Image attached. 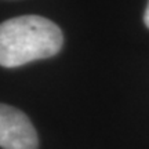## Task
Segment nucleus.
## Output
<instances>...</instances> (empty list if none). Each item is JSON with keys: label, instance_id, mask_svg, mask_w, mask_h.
Instances as JSON below:
<instances>
[{"label": "nucleus", "instance_id": "obj_3", "mask_svg": "<svg viewBox=\"0 0 149 149\" xmlns=\"http://www.w3.org/2000/svg\"><path fill=\"white\" fill-rule=\"evenodd\" d=\"M144 22H145V25L149 28V3H148L146 10H145V14H144Z\"/></svg>", "mask_w": 149, "mask_h": 149}, {"label": "nucleus", "instance_id": "obj_1", "mask_svg": "<svg viewBox=\"0 0 149 149\" xmlns=\"http://www.w3.org/2000/svg\"><path fill=\"white\" fill-rule=\"evenodd\" d=\"M62 32L40 15H22L0 24V65L17 68L50 58L62 47Z\"/></svg>", "mask_w": 149, "mask_h": 149}, {"label": "nucleus", "instance_id": "obj_2", "mask_svg": "<svg viewBox=\"0 0 149 149\" xmlns=\"http://www.w3.org/2000/svg\"><path fill=\"white\" fill-rule=\"evenodd\" d=\"M0 146L3 149H37V134L29 117L4 104H0Z\"/></svg>", "mask_w": 149, "mask_h": 149}]
</instances>
